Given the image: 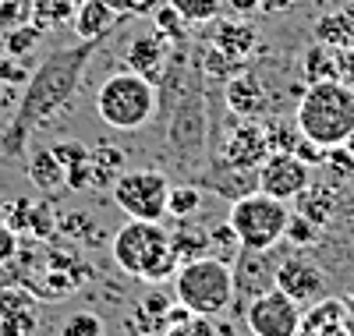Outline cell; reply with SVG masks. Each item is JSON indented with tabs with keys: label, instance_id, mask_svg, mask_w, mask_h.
Here are the masks:
<instances>
[{
	"label": "cell",
	"instance_id": "6da1fadb",
	"mask_svg": "<svg viewBox=\"0 0 354 336\" xmlns=\"http://www.w3.org/2000/svg\"><path fill=\"white\" fill-rule=\"evenodd\" d=\"M100 50V39H78L71 46H57L43 57L36 71H28L25 93L18 96V106L11 113V124L0 135V156L21 160L32 131L57 120L78 96V85L85 78V68L93 53Z\"/></svg>",
	"mask_w": 354,
	"mask_h": 336
},
{
	"label": "cell",
	"instance_id": "7a4b0ae2",
	"mask_svg": "<svg viewBox=\"0 0 354 336\" xmlns=\"http://www.w3.org/2000/svg\"><path fill=\"white\" fill-rule=\"evenodd\" d=\"M294 124L322 149L344 145L354 131V88L340 78L308 82L294 110Z\"/></svg>",
	"mask_w": 354,
	"mask_h": 336
},
{
	"label": "cell",
	"instance_id": "3957f363",
	"mask_svg": "<svg viewBox=\"0 0 354 336\" xmlns=\"http://www.w3.org/2000/svg\"><path fill=\"white\" fill-rule=\"evenodd\" d=\"M110 255L117 269L131 280L145 283H163L174 277L181 262L174 259L170 248V230H163L160 220H128L110 241Z\"/></svg>",
	"mask_w": 354,
	"mask_h": 336
},
{
	"label": "cell",
	"instance_id": "277c9868",
	"mask_svg": "<svg viewBox=\"0 0 354 336\" xmlns=\"http://www.w3.org/2000/svg\"><path fill=\"white\" fill-rule=\"evenodd\" d=\"M96 113L113 131H142L156 117V85L135 71H113L96 88Z\"/></svg>",
	"mask_w": 354,
	"mask_h": 336
},
{
	"label": "cell",
	"instance_id": "5b68a950",
	"mask_svg": "<svg viewBox=\"0 0 354 336\" xmlns=\"http://www.w3.org/2000/svg\"><path fill=\"white\" fill-rule=\"evenodd\" d=\"M174 297L192 315L216 319L220 312L230 308V301H234L230 262H223L216 255H198V259L185 262L174 272Z\"/></svg>",
	"mask_w": 354,
	"mask_h": 336
},
{
	"label": "cell",
	"instance_id": "8992f818",
	"mask_svg": "<svg viewBox=\"0 0 354 336\" xmlns=\"http://www.w3.org/2000/svg\"><path fill=\"white\" fill-rule=\"evenodd\" d=\"M287 220H290L287 202L266 195L259 188L241 195V198H234L230 212H227V223H230V230H234L241 248H262V252L283 244Z\"/></svg>",
	"mask_w": 354,
	"mask_h": 336
},
{
	"label": "cell",
	"instance_id": "52a82bcc",
	"mask_svg": "<svg viewBox=\"0 0 354 336\" xmlns=\"http://www.w3.org/2000/svg\"><path fill=\"white\" fill-rule=\"evenodd\" d=\"M110 195L128 220H163L170 198V177L156 167L124 170L110 185Z\"/></svg>",
	"mask_w": 354,
	"mask_h": 336
},
{
	"label": "cell",
	"instance_id": "ba28073f",
	"mask_svg": "<svg viewBox=\"0 0 354 336\" xmlns=\"http://www.w3.org/2000/svg\"><path fill=\"white\" fill-rule=\"evenodd\" d=\"M301 304L290 301L283 290H266L245 304V326L252 336H294L301 326Z\"/></svg>",
	"mask_w": 354,
	"mask_h": 336
},
{
	"label": "cell",
	"instance_id": "9c48e42d",
	"mask_svg": "<svg viewBox=\"0 0 354 336\" xmlns=\"http://www.w3.org/2000/svg\"><path fill=\"white\" fill-rule=\"evenodd\" d=\"M277 290H283L290 301H298L301 308H308V304H315L330 294V280H326V269L298 248L277 262Z\"/></svg>",
	"mask_w": 354,
	"mask_h": 336
},
{
	"label": "cell",
	"instance_id": "30bf717a",
	"mask_svg": "<svg viewBox=\"0 0 354 336\" xmlns=\"http://www.w3.org/2000/svg\"><path fill=\"white\" fill-rule=\"evenodd\" d=\"M209 156H220L223 163L238 167V170H259L262 160L270 156V142H266V128L262 120H241L234 124L227 135H220L216 149L209 152Z\"/></svg>",
	"mask_w": 354,
	"mask_h": 336
},
{
	"label": "cell",
	"instance_id": "8fae6325",
	"mask_svg": "<svg viewBox=\"0 0 354 336\" xmlns=\"http://www.w3.org/2000/svg\"><path fill=\"white\" fill-rule=\"evenodd\" d=\"M255 177H259V192L273 195L280 202H290L312 185V167L301 163L294 152H270L262 160V167L255 170Z\"/></svg>",
	"mask_w": 354,
	"mask_h": 336
},
{
	"label": "cell",
	"instance_id": "7c38bea8",
	"mask_svg": "<svg viewBox=\"0 0 354 336\" xmlns=\"http://www.w3.org/2000/svg\"><path fill=\"white\" fill-rule=\"evenodd\" d=\"M277 262L273 248H238V255L230 259V277H234V297H241L245 304L266 290L277 287Z\"/></svg>",
	"mask_w": 354,
	"mask_h": 336
},
{
	"label": "cell",
	"instance_id": "4fadbf2b",
	"mask_svg": "<svg viewBox=\"0 0 354 336\" xmlns=\"http://www.w3.org/2000/svg\"><path fill=\"white\" fill-rule=\"evenodd\" d=\"M223 103L234 117H241V120H262L266 113H270V88H266V82L255 71L238 68L223 82Z\"/></svg>",
	"mask_w": 354,
	"mask_h": 336
},
{
	"label": "cell",
	"instance_id": "5bb4252c",
	"mask_svg": "<svg viewBox=\"0 0 354 336\" xmlns=\"http://www.w3.org/2000/svg\"><path fill=\"white\" fill-rule=\"evenodd\" d=\"M170 53H174V43L163 36V32H138V36H131L128 39V46H124V64H128V71H135V75H142V78H149L153 85L163 78V71H167V64H170Z\"/></svg>",
	"mask_w": 354,
	"mask_h": 336
},
{
	"label": "cell",
	"instance_id": "9a60e30c",
	"mask_svg": "<svg viewBox=\"0 0 354 336\" xmlns=\"http://www.w3.org/2000/svg\"><path fill=\"white\" fill-rule=\"evenodd\" d=\"M39 333V297L32 290H0V336H36Z\"/></svg>",
	"mask_w": 354,
	"mask_h": 336
},
{
	"label": "cell",
	"instance_id": "2e32d148",
	"mask_svg": "<svg viewBox=\"0 0 354 336\" xmlns=\"http://www.w3.org/2000/svg\"><path fill=\"white\" fill-rule=\"evenodd\" d=\"M124 21V15L117 11L106 0H82L75 4V15H71V25H75V36L78 39H106L117 32V25Z\"/></svg>",
	"mask_w": 354,
	"mask_h": 336
},
{
	"label": "cell",
	"instance_id": "e0dca14e",
	"mask_svg": "<svg viewBox=\"0 0 354 336\" xmlns=\"http://www.w3.org/2000/svg\"><path fill=\"white\" fill-rule=\"evenodd\" d=\"M209 43H213L220 53H227L230 60L245 64V57L255 50L259 36H255V28H252L245 18H227V21H223V18H216V28H213Z\"/></svg>",
	"mask_w": 354,
	"mask_h": 336
},
{
	"label": "cell",
	"instance_id": "ac0fdd59",
	"mask_svg": "<svg viewBox=\"0 0 354 336\" xmlns=\"http://www.w3.org/2000/svg\"><path fill=\"white\" fill-rule=\"evenodd\" d=\"M340 326H344V304L326 294L322 301L308 304V308L301 312V326H298L294 336H333Z\"/></svg>",
	"mask_w": 354,
	"mask_h": 336
},
{
	"label": "cell",
	"instance_id": "d6986e66",
	"mask_svg": "<svg viewBox=\"0 0 354 336\" xmlns=\"http://www.w3.org/2000/svg\"><path fill=\"white\" fill-rule=\"evenodd\" d=\"M294 202H298V212H301L305 220H312L315 227H326V223L337 216L340 195H337V188L330 185V180H326V185H315V180H312V185H308L298 198H294Z\"/></svg>",
	"mask_w": 354,
	"mask_h": 336
},
{
	"label": "cell",
	"instance_id": "ffe728a7",
	"mask_svg": "<svg viewBox=\"0 0 354 336\" xmlns=\"http://www.w3.org/2000/svg\"><path fill=\"white\" fill-rule=\"evenodd\" d=\"M88 167H93V188H110L113 180L128 170L124 149H117V145L88 149Z\"/></svg>",
	"mask_w": 354,
	"mask_h": 336
},
{
	"label": "cell",
	"instance_id": "44dd1931",
	"mask_svg": "<svg viewBox=\"0 0 354 336\" xmlns=\"http://www.w3.org/2000/svg\"><path fill=\"white\" fill-rule=\"evenodd\" d=\"M25 170H28V180H32L39 192L64 188V167H61V160H57L50 149H36L32 156H28Z\"/></svg>",
	"mask_w": 354,
	"mask_h": 336
},
{
	"label": "cell",
	"instance_id": "7402d4cb",
	"mask_svg": "<svg viewBox=\"0 0 354 336\" xmlns=\"http://www.w3.org/2000/svg\"><path fill=\"white\" fill-rule=\"evenodd\" d=\"M315 43L333 46V50H347V46H354V32H351V25H347L344 11L319 15V21H315Z\"/></svg>",
	"mask_w": 354,
	"mask_h": 336
},
{
	"label": "cell",
	"instance_id": "603a6c76",
	"mask_svg": "<svg viewBox=\"0 0 354 336\" xmlns=\"http://www.w3.org/2000/svg\"><path fill=\"white\" fill-rule=\"evenodd\" d=\"M170 248L177 262H192L198 255H209V230H198V227H181L170 234Z\"/></svg>",
	"mask_w": 354,
	"mask_h": 336
},
{
	"label": "cell",
	"instance_id": "cb8c5ba5",
	"mask_svg": "<svg viewBox=\"0 0 354 336\" xmlns=\"http://www.w3.org/2000/svg\"><path fill=\"white\" fill-rule=\"evenodd\" d=\"M202 212V188L195 180H185V185H170V198H167V216L174 220H192Z\"/></svg>",
	"mask_w": 354,
	"mask_h": 336
},
{
	"label": "cell",
	"instance_id": "d4e9b609",
	"mask_svg": "<svg viewBox=\"0 0 354 336\" xmlns=\"http://www.w3.org/2000/svg\"><path fill=\"white\" fill-rule=\"evenodd\" d=\"M305 71H308V82H322V78H340V50L315 43V46H312V50L305 53Z\"/></svg>",
	"mask_w": 354,
	"mask_h": 336
},
{
	"label": "cell",
	"instance_id": "484cf974",
	"mask_svg": "<svg viewBox=\"0 0 354 336\" xmlns=\"http://www.w3.org/2000/svg\"><path fill=\"white\" fill-rule=\"evenodd\" d=\"M43 32L46 28L39 25V21H25V25H18V28H8L4 32V53L8 57H28L36 46H39V39H43Z\"/></svg>",
	"mask_w": 354,
	"mask_h": 336
},
{
	"label": "cell",
	"instance_id": "4316f807",
	"mask_svg": "<svg viewBox=\"0 0 354 336\" xmlns=\"http://www.w3.org/2000/svg\"><path fill=\"white\" fill-rule=\"evenodd\" d=\"M167 4L181 15L188 25H209L223 11V0H167Z\"/></svg>",
	"mask_w": 354,
	"mask_h": 336
},
{
	"label": "cell",
	"instance_id": "83f0119b",
	"mask_svg": "<svg viewBox=\"0 0 354 336\" xmlns=\"http://www.w3.org/2000/svg\"><path fill=\"white\" fill-rule=\"evenodd\" d=\"M322 167L330 170L333 188H340V185H347V180L354 177V152H351L347 145H330V149H326V160H322Z\"/></svg>",
	"mask_w": 354,
	"mask_h": 336
},
{
	"label": "cell",
	"instance_id": "f1b7e54d",
	"mask_svg": "<svg viewBox=\"0 0 354 336\" xmlns=\"http://www.w3.org/2000/svg\"><path fill=\"white\" fill-rule=\"evenodd\" d=\"M163 336H216V322H213L209 315H192V312H185L181 319L167 322Z\"/></svg>",
	"mask_w": 354,
	"mask_h": 336
},
{
	"label": "cell",
	"instance_id": "f546056e",
	"mask_svg": "<svg viewBox=\"0 0 354 336\" xmlns=\"http://www.w3.org/2000/svg\"><path fill=\"white\" fill-rule=\"evenodd\" d=\"M32 11H36V21H39L43 28L64 25V21H71V15H75V0H32Z\"/></svg>",
	"mask_w": 354,
	"mask_h": 336
},
{
	"label": "cell",
	"instance_id": "4dcf8cb0",
	"mask_svg": "<svg viewBox=\"0 0 354 336\" xmlns=\"http://www.w3.org/2000/svg\"><path fill=\"white\" fill-rule=\"evenodd\" d=\"M266 142H270V152H294V145H298V138H301V131H298V124H287V120H266Z\"/></svg>",
	"mask_w": 354,
	"mask_h": 336
},
{
	"label": "cell",
	"instance_id": "1f68e13d",
	"mask_svg": "<svg viewBox=\"0 0 354 336\" xmlns=\"http://www.w3.org/2000/svg\"><path fill=\"white\" fill-rule=\"evenodd\" d=\"M149 18L156 21V25H153L156 32H163V36H167L174 46H177V43H185V28H188V21H185L181 15H177L170 4H160V8H156Z\"/></svg>",
	"mask_w": 354,
	"mask_h": 336
},
{
	"label": "cell",
	"instance_id": "d6a6232c",
	"mask_svg": "<svg viewBox=\"0 0 354 336\" xmlns=\"http://www.w3.org/2000/svg\"><path fill=\"white\" fill-rule=\"evenodd\" d=\"M61 336H106V322L93 312H75L61 322Z\"/></svg>",
	"mask_w": 354,
	"mask_h": 336
},
{
	"label": "cell",
	"instance_id": "836d02e7",
	"mask_svg": "<svg viewBox=\"0 0 354 336\" xmlns=\"http://www.w3.org/2000/svg\"><path fill=\"white\" fill-rule=\"evenodd\" d=\"M319 230H322V227H315L312 220H305L301 212H290L287 230H283V241H287V244H294V248H308V244H315V241H319Z\"/></svg>",
	"mask_w": 354,
	"mask_h": 336
},
{
	"label": "cell",
	"instance_id": "e575fe53",
	"mask_svg": "<svg viewBox=\"0 0 354 336\" xmlns=\"http://www.w3.org/2000/svg\"><path fill=\"white\" fill-rule=\"evenodd\" d=\"M25 21H36L32 0H0V32L8 28H18Z\"/></svg>",
	"mask_w": 354,
	"mask_h": 336
},
{
	"label": "cell",
	"instance_id": "d590c367",
	"mask_svg": "<svg viewBox=\"0 0 354 336\" xmlns=\"http://www.w3.org/2000/svg\"><path fill=\"white\" fill-rule=\"evenodd\" d=\"M50 152H53L57 160H61V167H64V170H71V167H78V163H85V160H88V149H85L82 142H68V138L53 142V145H50Z\"/></svg>",
	"mask_w": 354,
	"mask_h": 336
},
{
	"label": "cell",
	"instance_id": "8d00e7d4",
	"mask_svg": "<svg viewBox=\"0 0 354 336\" xmlns=\"http://www.w3.org/2000/svg\"><path fill=\"white\" fill-rule=\"evenodd\" d=\"M57 227V216H53V209L50 205H32V216H28V230L25 234H32L39 241H46Z\"/></svg>",
	"mask_w": 354,
	"mask_h": 336
},
{
	"label": "cell",
	"instance_id": "74e56055",
	"mask_svg": "<svg viewBox=\"0 0 354 336\" xmlns=\"http://www.w3.org/2000/svg\"><path fill=\"white\" fill-rule=\"evenodd\" d=\"M32 205H36V202H28V198L8 202V209H4L8 220H4V223H8L15 234H25V230H28V216H32Z\"/></svg>",
	"mask_w": 354,
	"mask_h": 336
},
{
	"label": "cell",
	"instance_id": "f35d334b",
	"mask_svg": "<svg viewBox=\"0 0 354 336\" xmlns=\"http://www.w3.org/2000/svg\"><path fill=\"white\" fill-rule=\"evenodd\" d=\"M0 82H4V85H25L28 82V68L21 64L18 57L0 53Z\"/></svg>",
	"mask_w": 354,
	"mask_h": 336
},
{
	"label": "cell",
	"instance_id": "ab89813d",
	"mask_svg": "<svg viewBox=\"0 0 354 336\" xmlns=\"http://www.w3.org/2000/svg\"><path fill=\"white\" fill-rule=\"evenodd\" d=\"M294 156H298L301 163H308V167H322V160H326V149L322 145H315L312 138H298V145H294Z\"/></svg>",
	"mask_w": 354,
	"mask_h": 336
},
{
	"label": "cell",
	"instance_id": "60d3db41",
	"mask_svg": "<svg viewBox=\"0 0 354 336\" xmlns=\"http://www.w3.org/2000/svg\"><path fill=\"white\" fill-rule=\"evenodd\" d=\"M156 8H160V0H121L124 18H149Z\"/></svg>",
	"mask_w": 354,
	"mask_h": 336
},
{
	"label": "cell",
	"instance_id": "b9f144b4",
	"mask_svg": "<svg viewBox=\"0 0 354 336\" xmlns=\"http://www.w3.org/2000/svg\"><path fill=\"white\" fill-rule=\"evenodd\" d=\"M18 234L8 227V223H0V262H11V259H18Z\"/></svg>",
	"mask_w": 354,
	"mask_h": 336
},
{
	"label": "cell",
	"instance_id": "7bdbcfd3",
	"mask_svg": "<svg viewBox=\"0 0 354 336\" xmlns=\"http://www.w3.org/2000/svg\"><path fill=\"white\" fill-rule=\"evenodd\" d=\"M223 8H230V15L245 18V15H255V11H262V0H223Z\"/></svg>",
	"mask_w": 354,
	"mask_h": 336
},
{
	"label": "cell",
	"instance_id": "ee69618b",
	"mask_svg": "<svg viewBox=\"0 0 354 336\" xmlns=\"http://www.w3.org/2000/svg\"><path fill=\"white\" fill-rule=\"evenodd\" d=\"M340 82H347L354 88V46L340 50Z\"/></svg>",
	"mask_w": 354,
	"mask_h": 336
},
{
	"label": "cell",
	"instance_id": "f6af8a7d",
	"mask_svg": "<svg viewBox=\"0 0 354 336\" xmlns=\"http://www.w3.org/2000/svg\"><path fill=\"white\" fill-rule=\"evenodd\" d=\"M15 88H18V85H4V82H0V117H4V113H15V106H18Z\"/></svg>",
	"mask_w": 354,
	"mask_h": 336
},
{
	"label": "cell",
	"instance_id": "bcb514c9",
	"mask_svg": "<svg viewBox=\"0 0 354 336\" xmlns=\"http://www.w3.org/2000/svg\"><path fill=\"white\" fill-rule=\"evenodd\" d=\"M340 304H344V326H347V333L354 336V290H351V294H344V301H340Z\"/></svg>",
	"mask_w": 354,
	"mask_h": 336
},
{
	"label": "cell",
	"instance_id": "7dc6e473",
	"mask_svg": "<svg viewBox=\"0 0 354 336\" xmlns=\"http://www.w3.org/2000/svg\"><path fill=\"white\" fill-rule=\"evenodd\" d=\"M340 11H344V18H347V25H351V32H354V0H347Z\"/></svg>",
	"mask_w": 354,
	"mask_h": 336
},
{
	"label": "cell",
	"instance_id": "c3c4849f",
	"mask_svg": "<svg viewBox=\"0 0 354 336\" xmlns=\"http://www.w3.org/2000/svg\"><path fill=\"white\" fill-rule=\"evenodd\" d=\"M344 145H347V149H351V152H354V131H351V138H347V142H344Z\"/></svg>",
	"mask_w": 354,
	"mask_h": 336
},
{
	"label": "cell",
	"instance_id": "681fc988",
	"mask_svg": "<svg viewBox=\"0 0 354 336\" xmlns=\"http://www.w3.org/2000/svg\"><path fill=\"white\" fill-rule=\"evenodd\" d=\"M0 135H4V117H0Z\"/></svg>",
	"mask_w": 354,
	"mask_h": 336
},
{
	"label": "cell",
	"instance_id": "f907efd6",
	"mask_svg": "<svg viewBox=\"0 0 354 336\" xmlns=\"http://www.w3.org/2000/svg\"><path fill=\"white\" fill-rule=\"evenodd\" d=\"M75 4H82V0H75Z\"/></svg>",
	"mask_w": 354,
	"mask_h": 336
}]
</instances>
